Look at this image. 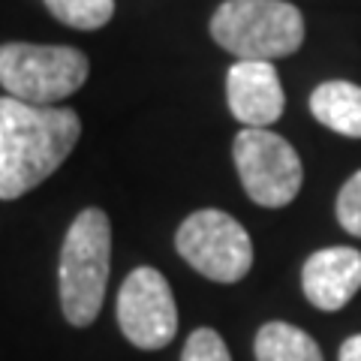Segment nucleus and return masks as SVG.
I'll use <instances>...</instances> for the list:
<instances>
[{
    "label": "nucleus",
    "mask_w": 361,
    "mask_h": 361,
    "mask_svg": "<svg viewBox=\"0 0 361 361\" xmlns=\"http://www.w3.org/2000/svg\"><path fill=\"white\" fill-rule=\"evenodd\" d=\"M118 325L123 337L139 349H163L178 334V307L169 280L151 265L127 274L118 292Z\"/></svg>",
    "instance_id": "0eeeda50"
},
{
    "label": "nucleus",
    "mask_w": 361,
    "mask_h": 361,
    "mask_svg": "<svg viewBox=\"0 0 361 361\" xmlns=\"http://www.w3.org/2000/svg\"><path fill=\"white\" fill-rule=\"evenodd\" d=\"M226 103L244 127L268 130L286 109V94L271 61H235L226 75Z\"/></svg>",
    "instance_id": "6e6552de"
},
{
    "label": "nucleus",
    "mask_w": 361,
    "mask_h": 361,
    "mask_svg": "<svg viewBox=\"0 0 361 361\" xmlns=\"http://www.w3.org/2000/svg\"><path fill=\"white\" fill-rule=\"evenodd\" d=\"M180 361H232L229 346L214 329H196L187 337Z\"/></svg>",
    "instance_id": "ddd939ff"
},
{
    "label": "nucleus",
    "mask_w": 361,
    "mask_h": 361,
    "mask_svg": "<svg viewBox=\"0 0 361 361\" xmlns=\"http://www.w3.org/2000/svg\"><path fill=\"white\" fill-rule=\"evenodd\" d=\"M304 295L316 310H343L361 289V253L355 247L316 250L301 271Z\"/></svg>",
    "instance_id": "1a4fd4ad"
},
{
    "label": "nucleus",
    "mask_w": 361,
    "mask_h": 361,
    "mask_svg": "<svg viewBox=\"0 0 361 361\" xmlns=\"http://www.w3.org/2000/svg\"><path fill=\"white\" fill-rule=\"evenodd\" d=\"M256 361H325L319 343L289 322H265L253 343Z\"/></svg>",
    "instance_id": "9b49d317"
},
{
    "label": "nucleus",
    "mask_w": 361,
    "mask_h": 361,
    "mask_svg": "<svg viewBox=\"0 0 361 361\" xmlns=\"http://www.w3.org/2000/svg\"><path fill=\"white\" fill-rule=\"evenodd\" d=\"M208 30L235 61H277L301 49L304 16L289 0H223Z\"/></svg>",
    "instance_id": "7ed1b4c3"
},
{
    "label": "nucleus",
    "mask_w": 361,
    "mask_h": 361,
    "mask_svg": "<svg viewBox=\"0 0 361 361\" xmlns=\"http://www.w3.org/2000/svg\"><path fill=\"white\" fill-rule=\"evenodd\" d=\"M82 121L73 109L0 97V199L13 202L51 178L73 154Z\"/></svg>",
    "instance_id": "f257e3e1"
},
{
    "label": "nucleus",
    "mask_w": 361,
    "mask_h": 361,
    "mask_svg": "<svg viewBox=\"0 0 361 361\" xmlns=\"http://www.w3.org/2000/svg\"><path fill=\"white\" fill-rule=\"evenodd\" d=\"M175 250L184 262L214 283H238L253 268V241L226 211L202 208L178 226Z\"/></svg>",
    "instance_id": "39448f33"
},
{
    "label": "nucleus",
    "mask_w": 361,
    "mask_h": 361,
    "mask_svg": "<svg viewBox=\"0 0 361 361\" xmlns=\"http://www.w3.org/2000/svg\"><path fill=\"white\" fill-rule=\"evenodd\" d=\"M111 268V223L99 208H85L70 223L61 247V310L75 329H87L103 310Z\"/></svg>",
    "instance_id": "f03ea898"
},
{
    "label": "nucleus",
    "mask_w": 361,
    "mask_h": 361,
    "mask_svg": "<svg viewBox=\"0 0 361 361\" xmlns=\"http://www.w3.org/2000/svg\"><path fill=\"white\" fill-rule=\"evenodd\" d=\"M310 111L322 127L346 139H361V87L353 82H322L310 94Z\"/></svg>",
    "instance_id": "9d476101"
},
{
    "label": "nucleus",
    "mask_w": 361,
    "mask_h": 361,
    "mask_svg": "<svg viewBox=\"0 0 361 361\" xmlns=\"http://www.w3.org/2000/svg\"><path fill=\"white\" fill-rule=\"evenodd\" d=\"M235 169L244 193L262 208H286L301 193L304 166L283 135L271 130L244 127L232 142Z\"/></svg>",
    "instance_id": "423d86ee"
},
{
    "label": "nucleus",
    "mask_w": 361,
    "mask_h": 361,
    "mask_svg": "<svg viewBox=\"0 0 361 361\" xmlns=\"http://www.w3.org/2000/svg\"><path fill=\"white\" fill-rule=\"evenodd\" d=\"M49 13L66 27L99 30L115 16V0H45Z\"/></svg>",
    "instance_id": "f8f14e48"
},
{
    "label": "nucleus",
    "mask_w": 361,
    "mask_h": 361,
    "mask_svg": "<svg viewBox=\"0 0 361 361\" xmlns=\"http://www.w3.org/2000/svg\"><path fill=\"white\" fill-rule=\"evenodd\" d=\"M334 211H337V223H341L349 235L361 238V169L341 187Z\"/></svg>",
    "instance_id": "4468645a"
},
{
    "label": "nucleus",
    "mask_w": 361,
    "mask_h": 361,
    "mask_svg": "<svg viewBox=\"0 0 361 361\" xmlns=\"http://www.w3.org/2000/svg\"><path fill=\"white\" fill-rule=\"evenodd\" d=\"M87 54L73 45L4 42L0 45V85L9 97L33 106H54L87 82Z\"/></svg>",
    "instance_id": "20e7f679"
},
{
    "label": "nucleus",
    "mask_w": 361,
    "mask_h": 361,
    "mask_svg": "<svg viewBox=\"0 0 361 361\" xmlns=\"http://www.w3.org/2000/svg\"><path fill=\"white\" fill-rule=\"evenodd\" d=\"M337 361H361V334L346 337L341 343V353H337Z\"/></svg>",
    "instance_id": "2eb2a0df"
}]
</instances>
